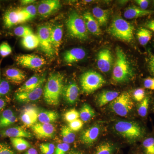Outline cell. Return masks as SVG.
<instances>
[{
	"instance_id": "6da1fadb",
	"label": "cell",
	"mask_w": 154,
	"mask_h": 154,
	"mask_svg": "<svg viewBox=\"0 0 154 154\" xmlns=\"http://www.w3.org/2000/svg\"><path fill=\"white\" fill-rule=\"evenodd\" d=\"M63 75L54 72L50 75L43 88V98L47 104L51 106L59 105L63 89Z\"/></svg>"
},
{
	"instance_id": "7a4b0ae2",
	"label": "cell",
	"mask_w": 154,
	"mask_h": 154,
	"mask_svg": "<svg viewBox=\"0 0 154 154\" xmlns=\"http://www.w3.org/2000/svg\"><path fill=\"white\" fill-rule=\"evenodd\" d=\"M116 58L112 72V79L116 83L127 82L133 78V69L126 54L121 48H116Z\"/></svg>"
},
{
	"instance_id": "3957f363",
	"label": "cell",
	"mask_w": 154,
	"mask_h": 154,
	"mask_svg": "<svg viewBox=\"0 0 154 154\" xmlns=\"http://www.w3.org/2000/svg\"><path fill=\"white\" fill-rule=\"evenodd\" d=\"M134 27L131 23L121 17L113 19L108 28V33L122 41L130 42L133 38Z\"/></svg>"
},
{
	"instance_id": "277c9868",
	"label": "cell",
	"mask_w": 154,
	"mask_h": 154,
	"mask_svg": "<svg viewBox=\"0 0 154 154\" xmlns=\"http://www.w3.org/2000/svg\"><path fill=\"white\" fill-rule=\"evenodd\" d=\"M68 33L70 36L81 40L88 38V30L85 21L76 12L73 11L69 15L66 21Z\"/></svg>"
},
{
	"instance_id": "5b68a950",
	"label": "cell",
	"mask_w": 154,
	"mask_h": 154,
	"mask_svg": "<svg viewBox=\"0 0 154 154\" xmlns=\"http://www.w3.org/2000/svg\"><path fill=\"white\" fill-rule=\"evenodd\" d=\"M80 83L83 92L86 94H91L105 85L106 81L97 72L88 71L81 75Z\"/></svg>"
},
{
	"instance_id": "8992f818",
	"label": "cell",
	"mask_w": 154,
	"mask_h": 154,
	"mask_svg": "<svg viewBox=\"0 0 154 154\" xmlns=\"http://www.w3.org/2000/svg\"><path fill=\"white\" fill-rule=\"evenodd\" d=\"M114 129L119 134L129 140L138 139L142 136L143 134L139 125L134 122H117L114 125Z\"/></svg>"
},
{
	"instance_id": "52a82bcc",
	"label": "cell",
	"mask_w": 154,
	"mask_h": 154,
	"mask_svg": "<svg viewBox=\"0 0 154 154\" xmlns=\"http://www.w3.org/2000/svg\"><path fill=\"white\" fill-rule=\"evenodd\" d=\"M134 103L129 93L124 92L119 95L110 102V110L119 116L124 117L128 115L132 110Z\"/></svg>"
},
{
	"instance_id": "ba28073f",
	"label": "cell",
	"mask_w": 154,
	"mask_h": 154,
	"mask_svg": "<svg viewBox=\"0 0 154 154\" xmlns=\"http://www.w3.org/2000/svg\"><path fill=\"white\" fill-rule=\"evenodd\" d=\"M51 27L49 25H41L38 26L36 34L42 51L49 57L53 56L55 53L51 42Z\"/></svg>"
},
{
	"instance_id": "9c48e42d",
	"label": "cell",
	"mask_w": 154,
	"mask_h": 154,
	"mask_svg": "<svg viewBox=\"0 0 154 154\" xmlns=\"http://www.w3.org/2000/svg\"><path fill=\"white\" fill-rule=\"evenodd\" d=\"M28 21H29V18L22 8L9 10L6 11L3 17L4 25L7 28H11Z\"/></svg>"
},
{
	"instance_id": "30bf717a",
	"label": "cell",
	"mask_w": 154,
	"mask_h": 154,
	"mask_svg": "<svg viewBox=\"0 0 154 154\" xmlns=\"http://www.w3.org/2000/svg\"><path fill=\"white\" fill-rule=\"evenodd\" d=\"M15 60L19 65L33 69L40 68L46 63V61L43 57L32 54L17 56Z\"/></svg>"
},
{
	"instance_id": "8fae6325",
	"label": "cell",
	"mask_w": 154,
	"mask_h": 154,
	"mask_svg": "<svg viewBox=\"0 0 154 154\" xmlns=\"http://www.w3.org/2000/svg\"><path fill=\"white\" fill-rule=\"evenodd\" d=\"M44 82H42L37 88L31 91L16 93L15 99L20 103H28L37 101L43 94Z\"/></svg>"
},
{
	"instance_id": "7c38bea8",
	"label": "cell",
	"mask_w": 154,
	"mask_h": 154,
	"mask_svg": "<svg viewBox=\"0 0 154 154\" xmlns=\"http://www.w3.org/2000/svg\"><path fill=\"white\" fill-rule=\"evenodd\" d=\"M113 57L110 50L104 48L97 54V65L100 71L107 73L110 71L113 66Z\"/></svg>"
},
{
	"instance_id": "4fadbf2b",
	"label": "cell",
	"mask_w": 154,
	"mask_h": 154,
	"mask_svg": "<svg viewBox=\"0 0 154 154\" xmlns=\"http://www.w3.org/2000/svg\"><path fill=\"white\" fill-rule=\"evenodd\" d=\"M32 131L38 139H47L54 136L56 128L51 123L38 122L31 127Z\"/></svg>"
},
{
	"instance_id": "5bb4252c",
	"label": "cell",
	"mask_w": 154,
	"mask_h": 154,
	"mask_svg": "<svg viewBox=\"0 0 154 154\" xmlns=\"http://www.w3.org/2000/svg\"><path fill=\"white\" fill-rule=\"evenodd\" d=\"M61 7L58 0H44L38 4L37 12L42 17L45 18L57 11Z\"/></svg>"
},
{
	"instance_id": "9a60e30c",
	"label": "cell",
	"mask_w": 154,
	"mask_h": 154,
	"mask_svg": "<svg viewBox=\"0 0 154 154\" xmlns=\"http://www.w3.org/2000/svg\"><path fill=\"white\" fill-rule=\"evenodd\" d=\"M38 111L37 107L28 106L24 108L21 114V121L27 127H31L38 120Z\"/></svg>"
},
{
	"instance_id": "2e32d148",
	"label": "cell",
	"mask_w": 154,
	"mask_h": 154,
	"mask_svg": "<svg viewBox=\"0 0 154 154\" xmlns=\"http://www.w3.org/2000/svg\"><path fill=\"white\" fill-rule=\"evenodd\" d=\"M80 89L76 83L70 82L64 86L62 95L65 101L69 105L75 104L79 97Z\"/></svg>"
},
{
	"instance_id": "e0dca14e",
	"label": "cell",
	"mask_w": 154,
	"mask_h": 154,
	"mask_svg": "<svg viewBox=\"0 0 154 154\" xmlns=\"http://www.w3.org/2000/svg\"><path fill=\"white\" fill-rule=\"evenodd\" d=\"M86 55L85 51L82 48H74L67 51L64 54L63 60L70 64L82 60Z\"/></svg>"
},
{
	"instance_id": "ac0fdd59",
	"label": "cell",
	"mask_w": 154,
	"mask_h": 154,
	"mask_svg": "<svg viewBox=\"0 0 154 154\" xmlns=\"http://www.w3.org/2000/svg\"><path fill=\"white\" fill-rule=\"evenodd\" d=\"M99 133L100 128L96 125L84 131L81 135L80 139L86 145H92L97 140Z\"/></svg>"
},
{
	"instance_id": "d6986e66",
	"label": "cell",
	"mask_w": 154,
	"mask_h": 154,
	"mask_svg": "<svg viewBox=\"0 0 154 154\" xmlns=\"http://www.w3.org/2000/svg\"><path fill=\"white\" fill-rule=\"evenodd\" d=\"M1 136L11 138H31L33 135L22 127L16 126L1 131Z\"/></svg>"
},
{
	"instance_id": "ffe728a7",
	"label": "cell",
	"mask_w": 154,
	"mask_h": 154,
	"mask_svg": "<svg viewBox=\"0 0 154 154\" xmlns=\"http://www.w3.org/2000/svg\"><path fill=\"white\" fill-rule=\"evenodd\" d=\"M86 28L88 31L94 35L99 36L102 33L101 28L98 22L89 12H86L83 16Z\"/></svg>"
},
{
	"instance_id": "44dd1931",
	"label": "cell",
	"mask_w": 154,
	"mask_h": 154,
	"mask_svg": "<svg viewBox=\"0 0 154 154\" xmlns=\"http://www.w3.org/2000/svg\"><path fill=\"white\" fill-rule=\"evenodd\" d=\"M5 75L9 81L16 85L22 83L26 78L24 72L17 68L7 69L5 72Z\"/></svg>"
},
{
	"instance_id": "7402d4cb",
	"label": "cell",
	"mask_w": 154,
	"mask_h": 154,
	"mask_svg": "<svg viewBox=\"0 0 154 154\" xmlns=\"http://www.w3.org/2000/svg\"><path fill=\"white\" fill-rule=\"evenodd\" d=\"M45 81V75H43L41 77L38 75H34L30 77L29 79L24 83V85H22L17 90L16 93H21L31 91L37 88L41 83Z\"/></svg>"
},
{
	"instance_id": "603a6c76",
	"label": "cell",
	"mask_w": 154,
	"mask_h": 154,
	"mask_svg": "<svg viewBox=\"0 0 154 154\" xmlns=\"http://www.w3.org/2000/svg\"><path fill=\"white\" fill-rule=\"evenodd\" d=\"M153 13V11L143 10L135 6H131L127 8L124 11V17L127 19H134L148 16Z\"/></svg>"
},
{
	"instance_id": "cb8c5ba5",
	"label": "cell",
	"mask_w": 154,
	"mask_h": 154,
	"mask_svg": "<svg viewBox=\"0 0 154 154\" xmlns=\"http://www.w3.org/2000/svg\"><path fill=\"white\" fill-rule=\"evenodd\" d=\"M51 35L53 47L55 53H57L58 50L61 44L63 36V28L62 25H57L51 27Z\"/></svg>"
},
{
	"instance_id": "d4e9b609",
	"label": "cell",
	"mask_w": 154,
	"mask_h": 154,
	"mask_svg": "<svg viewBox=\"0 0 154 154\" xmlns=\"http://www.w3.org/2000/svg\"><path fill=\"white\" fill-rule=\"evenodd\" d=\"M117 91H102L97 97V102L99 107H103L112 102L119 96Z\"/></svg>"
},
{
	"instance_id": "484cf974",
	"label": "cell",
	"mask_w": 154,
	"mask_h": 154,
	"mask_svg": "<svg viewBox=\"0 0 154 154\" xmlns=\"http://www.w3.org/2000/svg\"><path fill=\"white\" fill-rule=\"evenodd\" d=\"M92 15L100 26H105L108 22L110 12L108 10H104L99 7H96L92 10Z\"/></svg>"
},
{
	"instance_id": "4316f807",
	"label": "cell",
	"mask_w": 154,
	"mask_h": 154,
	"mask_svg": "<svg viewBox=\"0 0 154 154\" xmlns=\"http://www.w3.org/2000/svg\"><path fill=\"white\" fill-rule=\"evenodd\" d=\"M59 118V115L54 110H46L38 113V121L40 123H51L54 122Z\"/></svg>"
},
{
	"instance_id": "83f0119b",
	"label": "cell",
	"mask_w": 154,
	"mask_h": 154,
	"mask_svg": "<svg viewBox=\"0 0 154 154\" xmlns=\"http://www.w3.org/2000/svg\"><path fill=\"white\" fill-rule=\"evenodd\" d=\"M22 44L25 49L32 50L39 46L38 36L33 33L22 38Z\"/></svg>"
},
{
	"instance_id": "f1b7e54d",
	"label": "cell",
	"mask_w": 154,
	"mask_h": 154,
	"mask_svg": "<svg viewBox=\"0 0 154 154\" xmlns=\"http://www.w3.org/2000/svg\"><path fill=\"white\" fill-rule=\"evenodd\" d=\"M79 118L84 122L90 121L96 115L95 111L89 104L85 103L82 105L79 112Z\"/></svg>"
},
{
	"instance_id": "f546056e",
	"label": "cell",
	"mask_w": 154,
	"mask_h": 154,
	"mask_svg": "<svg viewBox=\"0 0 154 154\" xmlns=\"http://www.w3.org/2000/svg\"><path fill=\"white\" fill-rule=\"evenodd\" d=\"M137 36L140 44L145 46L151 39L152 34V31L148 28H140L137 30Z\"/></svg>"
},
{
	"instance_id": "4dcf8cb0",
	"label": "cell",
	"mask_w": 154,
	"mask_h": 154,
	"mask_svg": "<svg viewBox=\"0 0 154 154\" xmlns=\"http://www.w3.org/2000/svg\"><path fill=\"white\" fill-rule=\"evenodd\" d=\"M11 143L14 148L19 152H22L30 148V145L24 138H11Z\"/></svg>"
},
{
	"instance_id": "1f68e13d",
	"label": "cell",
	"mask_w": 154,
	"mask_h": 154,
	"mask_svg": "<svg viewBox=\"0 0 154 154\" xmlns=\"http://www.w3.org/2000/svg\"><path fill=\"white\" fill-rule=\"evenodd\" d=\"M60 135L63 142L65 143H72L75 139V134L69 126L63 127L61 130Z\"/></svg>"
},
{
	"instance_id": "d6a6232c",
	"label": "cell",
	"mask_w": 154,
	"mask_h": 154,
	"mask_svg": "<svg viewBox=\"0 0 154 154\" xmlns=\"http://www.w3.org/2000/svg\"><path fill=\"white\" fill-rule=\"evenodd\" d=\"M113 150V144L109 142L103 143L96 148L95 154H112Z\"/></svg>"
},
{
	"instance_id": "836d02e7",
	"label": "cell",
	"mask_w": 154,
	"mask_h": 154,
	"mask_svg": "<svg viewBox=\"0 0 154 154\" xmlns=\"http://www.w3.org/2000/svg\"><path fill=\"white\" fill-rule=\"evenodd\" d=\"M14 33L16 36L22 38L33 33L30 27L22 25L16 27L14 29Z\"/></svg>"
},
{
	"instance_id": "e575fe53",
	"label": "cell",
	"mask_w": 154,
	"mask_h": 154,
	"mask_svg": "<svg viewBox=\"0 0 154 154\" xmlns=\"http://www.w3.org/2000/svg\"><path fill=\"white\" fill-rule=\"evenodd\" d=\"M146 154H154V138L146 139L143 143Z\"/></svg>"
},
{
	"instance_id": "d590c367",
	"label": "cell",
	"mask_w": 154,
	"mask_h": 154,
	"mask_svg": "<svg viewBox=\"0 0 154 154\" xmlns=\"http://www.w3.org/2000/svg\"><path fill=\"white\" fill-rule=\"evenodd\" d=\"M79 118V113L75 109H72L68 110L64 114V118L67 122H70L75 121Z\"/></svg>"
},
{
	"instance_id": "8d00e7d4",
	"label": "cell",
	"mask_w": 154,
	"mask_h": 154,
	"mask_svg": "<svg viewBox=\"0 0 154 154\" xmlns=\"http://www.w3.org/2000/svg\"><path fill=\"white\" fill-rule=\"evenodd\" d=\"M14 115V112L11 109L4 110L0 115V128H4L6 122Z\"/></svg>"
},
{
	"instance_id": "74e56055",
	"label": "cell",
	"mask_w": 154,
	"mask_h": 154,
	"mask_svg": "<svg viewBox=\"0 0 154 154\" xmlns=\"http://www.w3.org/2000/svg\"><path fill=\"white\" fill-rule=\"evenodd\" d=\"M149 106V99L146 97L141 102L138 109V113L141 117L146 116L148 112Z\"/></svg>"
},
{
	"instance_id": "f35d334b",
	"label": "cell",
	"mask_w": 154,
	"mask_h": 154,
	"mask_svg": "<svg viewBox=\"0 0 154 154\" xmlns=\"http://www.w3.org/2000/svg\"><path fill=\"white\" fill-rule=\"evenodd\" d=\"M23 11L27 14L29 20L35 18L37 12V9L34 5H31L22 8Z\"/></svg>"
},
{
	"instance_id": "ab89813d",
	"label": "cell",
	"mask_w": 154,
	"mask_h": 154,
	"mask_svg": "<svg viewBox=\"0 0 154 154\" xmlns=\"http://www.w3.org/2000/svg\"><path fill=\"white\" fill-rule=\"evenodd\" d=\"M40 151L43 154H53L55 151V146L53 144L46 143L39 146Z\"/></svg>"
},
{
	"instance_id": "60d3db41",
	"label": "cell",
	"mask_w": 154,
	"mask_h": 154,
	"mask_svg": "<svg viewBox=\"0 0 154 154\" xmlns=\"http://www.w3.org/2000/svg\"><path fill=\"white\" fill-rule=\"evenodd\" d=\"M12 52V48L8 42H3L0 45V55L2 57L8 56Z\"/></svg>"
},
{
	"instance_id": "b9f144b4",
	"label": "cell",
	"mask_w": 154,
	"mask_h": 154,
	"mask_svg": "<svg viewBox=\"0 0 154 154\" xmlns=\"http://www.w3.org/2000/svg\"><path fill=\"white\" fill-rule=\"evenodd\" d=\"M11 91V86L8 81L2 80L0 82V97L5 96Z\"/></svg>"
},
{
	"instance_id": "7bdbcfd3",
	"label": "cell",
	"mask_w": 154,
	"mask_h": 154,
	"mask_svg": "<svg viewBox=\"0 0 154 154\" xmlns=\"http://www.w3.org/2000/svg\"><path fill=\"white\" fill-rule=\"evenodd\" d=\"M69 148V144L65 143L58 144L55 148L54 154H66Z\"/></svg>"
},
{
	"instance_id": "ee69618b",
	"label": "cell",
	"mask_w": 154,
	"mask_h": 154,
	"mask_svg": "<svg viewBox=\"0 0 154 154\" xmlns=\"http://www.w3.org/2000/svg\"><path fill=\"white\" fill-rule=\"evenodd\" d=\"M145 91L143 88H138L134 91L133 96L134 100L137 102H142L145 98Z\"/></svg>"
},
{
	"instance_id": "f6af8a7d",
	"label": "cell",
	"mask_w": 154,
	"mask_h": 154,
	"mask_svg": "<svg viewBox=\"0 0 154 154\" xmlns=\"http://www.w3.org/2000/svg\"><path fill=\"white\" fill-rule=\"evenodd\" d=\"M83 125L84 122L79 119L69 123V127L72 131H77L82 129Z\"/></svg>"
},
{
	"instance_id": "bcb514c9",
	"label": "cell",
	"mask_w": 154,
	"mask_h": 154,
	"mask_svg": "<svg viewBox=\"0 0 154 154\" xmlns=\"http://www.w3.org/2000/svg\"><path fill=\"white\" fill-rule=\"evenodd\" d=\"M0 154H16L7 144L0 143Z\"/></svg>"
},
{
	"instance_id": "7dc6e473",
	"label": "cell",
	"mask_w": 154,
	"mask_h": 154,
	"mask_svg": "<svg viewBox=\"0 0 154 154\" xmlns=\"http://www.w3.org/2000/svg\"><path fill=\"white\" fill-rule=\"evenodd\" d=\"M145 88L149 90H154V78H148L144 81Z\"/></svg>"
},
{
	"instance_id": "c3c4849f",
	"label": "cell",
	"mask_w": 154,
	"mask_h": 154,
	"mask_svg": "<svg viewBox=\"0 0 154 154\" xmlns=\"http://www.w3.org/2000/svg\"><path fill=\"white\" fill-rule=\"evenodd\" d=\"M135 2L139 6V8L143 10H146L149 3V2L147 0H137Z\"/></svg>"
},
{
	"instance_id": "681fc988",
	"label": "cell",
	"mask_w": 154,
	"mask_h": 154,
	"mask_svg": "<svg viewBox=\"0 0 154 154\" xmlns=\"http://www.w3.org/2000/svg\"><path fill=\"white\" fill-rule=\"evenodd\" d=\"M149 67L150 71L154 75V55L150 56L149 61Z\"/></svg>"
},
{
	"instance_id": "f907efd6",
	"label": "cell",
	"mask_w": 154,
	"mask_h": 154,
	"mask_svg": "<svg viewBox=\"0 0 154 154\" xmlns=\"http://www.w3.org/2000/svg\"><path fill=\"white\" fill-rule=\"evenodd\" d=\"M146 26L149 30L154 32V19L149 21L146 24Z\"/></svg>"
},
{
	"instance_id": "816d5d0a",
	"label": "cell",
	"mask_w": 154,
	"mask_h": 154,
	"mask_svg": "<svg viewBox=\"0 0 154 154\" xmlns=\"http://www.w3.org/2000/svg\"><path fill=\"white\" fill-rule=\"evenodd\" d=\"M35 2L34 0H22L21 1V4L22 5L28 6L31 5Z\"/></svg>"
},
{
	"instance_id": "f5cc1de1",
	"label": "cell",
	"mask_w": 154,
	"mask_h": 154,
	"mask_svg": "<svg viewBox=\"0 0 154 154\" xmlns=\"http://www.w3.org/2000/svg\"><path fill=\"white\" fill-rule=\"evenodd\" d=\"M24 154H38V152L36 149L33 148H30L28 149Z\"/></svg>"
},
{
	"instance_id": "db71d44e",
	"label": "cell",
	"mask_w": 154,
	"mask_h": 154,
	"mask_svg": "<svg viewBox=\"0 0 154 154\" xmlns=\"http://www.w3.org/2000/svg\"><path fill=\"white\" fill-rule=\"evenodd\" d=\"M6 105V102L4 99L0 98V111L5 108Z\"/></svg>"
},
{
	"instance_id": "11a10c76",
	"label": "cell",
	"mask_w": 154,
	"mask_h": 154,
	"mask_svg": "<svg viewBox=\"0 0 154 154\" xmlns=\"http://www.w3.org/2000/svg\"><path fill=\"white\" fill-rule=\"evenodd\" d=\"M68 154H83L81 152L77 151H72L69 153Z\"/></svg>"
},
{
	"instance_id": "9f6ffc18",
	"label": "cell",
	"mask_w": 154,
	"mask_h": 154,
	"mask_svg": "<svg viewBox=\"0 0 154 154\" xmlns=\"http://www.w3.org/2000/svg\"><path fill=\"white\" fill-rule=\"evenodd\" d=\"M2 60H0V82H1V65L2 63Z\"/></svg>"
},
{
	"instance_id": "6f0895ef",
	"label": "cell",
	"mask_w": 154,
	"mask_h": 154,
	"mask_svg": "<svg viewBox=\"0 0 154 154\" xmlns=\"http://www.w3.org/2000/svg\"><path fill=\"white\" fill-rule=\"evenodd\" d=\"M153 5H154V1H153Z\"/></svg>"
}]
</instances>
